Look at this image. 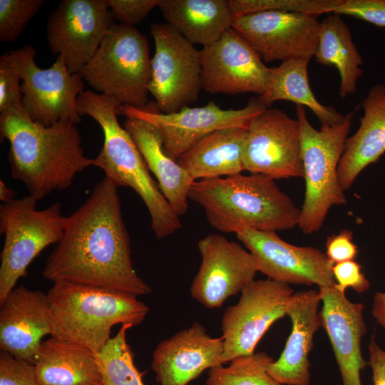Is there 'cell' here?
Segmentation results:
<instances>
[{
    "label": "cell",
    "instance_id": "cell-27",
    "mask_svg": "<svg viewBox=\"0 0 385 385\" xmlns=\"http://www.w3.org/2000/svg\"><path fill=\"white\" fill-rule=\"evenodd\" d=\"M246 128H229L203 138L178 160L195 180L222 178L244 171Z\"/></svg>",
    "mask_w": 385,
    "mask_h": 385
},
{
    "label": "cell",
    "instance_id": "cell-11",
    "mask_svg": "<svg viewBox=\"0 0 385 385\" xmlns=\"http://www.w3.org/2000/svg\"><path fill=\"white\" fill-rule=\"evenodd\" d=\"M149 93L163 113L178 111L195 102L202 88L200 51L168 24H154Z\"/></svg>",
    "mask_w": 385,
    "mask_h": 385
},
{
    "label": "cell",
    "instance_id": "cell-32",
    "mask_svg": "<svg viewBox=\"0 0 385 385\" xmlns=\"http://www.w3.org/2000/svg\"><path fill=\"white\" fill-rule=\"evenodd\" d=\"M342 0H230L234 18L270 11L314 16L332 13Z\"/></svg>",
    "mask_w": 385,
    "mask_h": 385
},
{
    "label": "cell",
    "instance_id": "cell-40",
    "mask_svg": "<svg viewBox=\"0 0 385 385\" xmlns=\"http://www.w3.org/2000/svg\"><path fill=\"white\" fill-rule=\"evenodd\" d=\"M369 366L372 371L373 385H385V351L373 337L369 344Z\"/></svg>",
    "mask_w": 385,
    "mask_h": 385
},
{
    "label": "cell",
    "instance_id": "cell-15",
    "mask_svg": "<svg viewBox=\"0 0 385 385\" xmlns=\"http://www.w3.org/2000/svg\"><path fill=\"white\" fill-rule=\"evenodd\" d=\"M235 234L254 257L258 272L268 279L287 284L334 285V264L322 250L291 245L275 232L245 227Z\"/></svg>",
    "mask_w": 385,
    "mask_h": 385
},
{
    "label": "cell",
    "instance_id": "cell-39",
    "mask_svg": "<svg viewBox=\"0 0 385 385\" xmlns=\"http://www.w3.org/2000/svg\"><path fill=\"white\" fill-rule=\"evenodd\" d=\"M353 238L352 232L346 229L341 230L338 234L327 237L325 243V254L334 265L356 259L358 247L354 242Z\"/></svg>",
    "mask_w": 385,
    "mask_h": 385
},
{
    "label": "cell",
    "instance_id": "cell-1",
    "mask_svg": "<svg viewBox=\"0 0 385 385\" xmlns=\"http://www.w3.org/2000/svg\"><path fill=\"white\" fill-rule=\"evenodd\" d=\"M118 188L105 176L85 202L65 216L62 238L42 271L46 279L103 287L137 297L150 293V287L133 265Z\"/></svg>",
    "mask_w": 385,
    "mask_h": 385
},
{
    "label": "cell",
    "instance_id": "cell-16",
    "mask_svg": "<svg viewBox=\"0 0 385 385\" xmlns=\"http://www.w3.org/2000/svg\"><path fill=\"white\" fill-rule=\"evenodd\" d=\"M319 26L317 16L280 11L236 17L232 24L267 62L310 61L317 48Z\"/></svg>",
    "mask_w": 385,
    "mask_h": 385
},
{
    "label": "cell",
    "instance_id": "cell-19",
    "mask_svg": "<svg viewBox=\"0 0 385 385\" xmlns=\"http://www.w3.org/2000/svg\"><path fill=\"white\" fill-rule=\"evenodd\" d=\"M53 334L47 294L24 285L12 289L0 302V348L34 364L42 338Z\"/></svg>",
    "mask_w": 385,
    "mask_h": 385
},
{
    "label": "cell",
    "instance_id": "cell-42",
    "mask_svg": "<svg viewBox=\"0 0 385 385\" xmlns=\"http://www.w3.org/2000/svg\"><path fill=\"white\" fill-rule=\"evenodd\" d=\"M16 199V193L3 181H0V200L8 203Z\"/></svg>",
    "mask_w": 385,
    "mask_h": 385
},
{
    "label": "cell",
    "instance_id": "cell-21",
    "mask_svg": "<svg viewBox=\"0 0 385 385\" xmlns=\"http://www.w3.org/2000/svg\"><path fill=\"white\" fill-rule=\"evenodd\" d=\"M319 292L322 327L329 339L343 385H361V371L369 365L361 349L367 330L364 305L349 301L334 285L319 287Z\"/></svg>",
    "mask_w": 385,
    "mask_h": 385
},
{
    "label": "cell",
    "instance_id": "cell-33",
    "mask_svg": "<svg viewBox=\"0 0 385 385\" xmlns=\"http://www.w3.org/2000/svg\"><path fill=\"white\" fill-rule=\"evenodd\" d=\"M43 3V0H0V41L16 40Z\"/></svg>",
    "mask_w": 385,
    "mask_h": 385
},
{
    "label": "cell",
    "instance_id": "cell-2",
    "mask_svg": "<svg viewBox=\"0 0 385 385\" xmlns=\"http://www.w3.org/2000/svg\"><path fill=\"white\" fill-rule=\"evenodd\" d=\"M1 140L9 143L11 177L41 200L69 188L94 159L85 155L76 125L58 121L45 126L33 121L20 104L0 113Z\"/></svg>",
    "mask_w": 385,
    "mask_h": 385
},
{
    "label": "cell",
    "instance_id": "cell-22",
    "mask_svg": "<svg viewBox=\"0 0 385 385\" xmlns=\"http://www.w3.org/2000/svg\"><path fill=\"white\" fill-rule=\"evenodd\" d=\"M319 290L297 292L287 303L285 312L292 321V331L277 360L267 366V372L283 385H309V354L314 347V337L322 327Z\"/></svg>",
    "mask_w": 385,
    "mask_h": 385
},
{
    "label": "cell",
    "instance_id": "cell-30",
    "mask_svg": "<svg viewBox=\"0 0 385 385\" xmlns=\"http://www.w3.org/2000/svg\"><path fill=\"white\" fill-rule=\"evenodd\" d=\"M131 327L129 324L121 325L118 333L96 354L102 385H144L126 339L127 331Z\"/></svg>",
    "mask_w": 385,
    "mask_h": 385
},
{
    "label": "cell",
    "instance_id": "cell-14",
    "mask_svg": "<svg viewBox=\"0 0 385 385\" xmlns=\"http://www.w3.org/2000/svg\"><path fill=\"white\" fill-rule=\"evenodd\" d=\"M114 24L107 0H62L48 19V44L70 73H79Z\"/></svg>",
    "mask_w": 385,
    "mask_h": 385
},
{
    "label": "cell",
    "instance_id": "cell-10",
    "mask_svg": "<svg viewBox=\"0 0 385 385\" xmlns=\"http://www.w3.org/2000/svg\"><path fill=\"white\" fill-rule=\"evenodd\" d=\"M267 107L258 98L240 109H222L210 101L201 107L186 106L178 111L163 113L155 103L143 108L120 106V114L150 123L158 132L166 154L179 158L209 134L225 128L247 129L254 116Z\"/></svg>",
    "mask_w": 385,
    "mask_h": 385
},
{
    "label": "cell",
    "instance_id": "cell-23",
    "mask_svg": "<svg viewBox=\"0 0 385 385\" xmlns=\"http://www.w3.org/2000/svg\"><path fill=\"white\" fill-rule=\"evenodd\" d=\"M363 115L356 133L348 137L338 166V180L345 191L368 165L385 153V86L371 88L362 104Z\"/></svg>",
    "mask_w": 385,
    "mask_h": 385
},
{
    "label": "cell",
    "instance_id": "cell-5",
    "mask_svg": "<svg viewBox=\"0 0 385 385\" xmlns=\"http://www.w3.org/2000/svg\"><path fill=\"white\" fill-rule=\"evenodd\" d=\"M53 334L99 353L113 326L140 325L149 307L138 297L103 287L56 282L47 293Z\"/></svg>",
    "mask_w": 385,
    "mask_h": 385
},
{
    "label": "cell",
    "instance_id": "cell-13",
    "mask_svg": "<svg viewBox=\"0 0 385 385\" xmlns=\"http://www.w3.org/2000/svg\"><path fill=\"white\" fill-rule=\"evenodd\" d=\"M244 169L274 180L303 177L299 123L278 108L251 120L243 151Z\"/></svg>",
    "mask_w": 385,
    "mask_h": 385
},
{
    "label": "cell",
    "instance_id": "cell-38",
    "mask_svg": "<svg viewBox=\"0 0 385 385\" xmlns=\"http://www.w3.org/2000/svg\"><path fill=\"white\" fill-rule=\"evenodd\" d=\"M361 269V265L354 260L334 264L332 267L334 287L344 294L349 287L358 293L366 291L370 287V283Z\"/></svg>",
    "mask_w": 385,
    "mask_h": 385
},
{
    "label": "cell",
    "instance_id": "cell-24",
    "mask_svg": "<svg viewBox=\"0 0 385 385\" xmlns=\"http://www.w3.org/2000/svg\"><path fill=\"white\" fill-rule=\"evenodd\" d=\"M123 127L132 137L149 171L157 178L162 193L174 212L179 217L185 215L189 192L195 180L166 154L158 132L150 123L126 118Z\"/></svg>",
    "mask_w": 385,
    "mask_h": 385
},
{
    "label": "cell",
    "instance_id": "cell-6",
    "mask_svg": "<svg viewBox=\"0 0 385 385\" xmlns=\"http://www.w3.org/2000/svg\"><path fill=\"white\" fill-rule=\"evenodd\" d=\"M354 112H349L337 124H323L317 130L309 123L304 107L297 106L305 181L304 200L298 227L304 234L320 230L333 205L346 203L337 171Z\"/></svg>",
    "mask_w": 385,
    "mask_h": 385
},
{
    "label": "cell",
    "instance_id": "cell-36",
    "mask_svg": "<svg viewBox=\"0 0 385 385\" xmlns=\"http://www.w3.org/2000/svg\"><path fill=\"white\" fill-rule=\"evenodd\" d=\"M160 0H107L114 20L120 24L134 26L150 11L158 7Z\"/></svg>",
    "mask_w": 385,
    "mask_h": 385
},
{
    "label": "cell",
    "instance_id": "cell-37",
    "mask_svg": "<svg viewBox=\"0 0 385 385\" xmlns=\"http://www.w3.org/2000/svg\"><path fill=\"white\" fill-rule=\"evenodd\" d=\"M21 81L3 53L0 57V113L22 104Z\"/></svg>",
    "mask_w": 385,
    "mask_h": 385
},
{
    "label": "cell",
    "instance_id": "cell-35",
    "mask_svg": "<svg viewBox=\"0 0 385 385\" xmlns=\"http://www.w3.org/2000/svg\"><path fill=\"white\" fill-rule=\"evenodd\" d=\"M332 13L354 16L385 27V0H342Z\"/></svg>",
    "mask_w": 385,
    "mask_h": 385
},
{
    "label": "cell",
    "instance_id": "cell-8",
    "mask_svg": "<svg viewBox=\"0 0 385 385\" xmlns=\"http://www.w3.org/2000/svg\"><path fill=\"white\" fill-rule=\"evenodd\" d=\"M38 199L28 195L0 206V302L27 273L31 262L48 246L58 244L64 230L60 202L37 210Z\"/></svg>",
    "mask_w": 385,
    "mask_h": 385
},
{
    "label": "cell",
    "instance_id": "cell-43",
    "mask_svg": "<svg viewBox=\"0 0 385 385\" xmlns=\"http://www.w3.org/2000/svg\"><path fill=\"white\" fill-rule=\"evenodd\" d=\"M86 385H102V384H86Z\"/></svg>",
    "mask_w": 385,
    "mask_h": 385
},
{
    "label": "cell",
    "instance_id": "cell-31",
    "mask_svg": "<svg viewBox=\"0 0 385 385\" xmlns=\"http://www.w3.org/2000/svg\"><path fill=\"white\" fill-rule=\"evenodd\" d=\"M273 361L265 351L239 356L227 366L220 364L210 369L206 385H283L267 372Z\"/></svg>",
    "mask_w": 385,
    "mask_h": 385
},
{
    "label": "cell",
    "instance_id": "cell-25",
    "mask_svg": "<svg viewBox=\"0 0 385 385\" xmlns=\"http://www.w3.org/2000/svg\"><path fill=\"white\" fill-rule=\"evenodd\" d=\"M34 366L40 385L102 384L96 354L55 336L42 342Z\"/></svg>",
    "mask_w": 385,
    "mask_h": 385
},
{
    "label": "cell",
    "instance_id": "cell-28",
    "mask_svg": "<svg viewBox=\"0 0 385 385\" xmlns=\"http://www.w3.org/2000/svg\"><path fill=\"white\" fill-rule=\"evenodd\" d=\"M314 57L321 65L337 68L342 98L356 93L357 81L364 73L361 68L363 59L340 15L330 13L320 21Z\"/></svg>",
    "mask_w": 385,
    "mask_h": 385
},
{
    "label": "cell",
    "instance_id": "cell-34",
    "mask_svg": "<svg viewBox=\"0 0 385 385\" xmlns=\"http://www.w3.org/2000/svg\"><path fill=\"white\" fill-rule=\"evenodd\" d=\"M0 385H40L34 364L1 351Z\"/></svg>",
    "mask_w": 385,
    "mask_h": 385
},
{
    "label": "cell",
    "instance_id": "cell-29",
    "mask_svg": "<svg viewBox=\"0 0 385 385\" xmlns=\"http://www.w3.org/2000/svg\"><path fill=\"white\" fill-rule=\"evenodd\" d=\"M305 59H291L272 68V75L265 93L258 100L266 107L277 101H288L308 107L322 125H335L345 115L333 107L320 103L309 86L308 63Z\"/></svg>",
    "mask_w": 385,
    "mask_h": 385
},
{
    "label": "cell",
    "instance_id": "cell-17",
    "mask_svg": "<svg viewBox=\"0 0 385 385\" xmlns=\"http://www.w3.org/2000/svg\"><path fill=\"white\" fill-rule=\"evenodd\" d=\"M202 89L210 93L263 95L272 68L253 47L230 28L215 42L200 50Z\"/></svg>",
    "mask_w": 385,
    "mask_h": 385
},
{
    "label": "cell",
    "instance_id": "cell-4",
    "mask_svg": "<svg viewBox=\"0 0 385 385\" xmlns=\"http://www.w3.org/2000/svg\"><path fill=\"white\" fill-rule=\"evenodd\" d=\"M76 106L81 116L91 117L103 130V144L93 158L94 166L102 169L118 187H129L142 198L158 240L179 230V216L152 178L132 137L118 120L122 105L113 97L88 90L78 96Z\"/></svg>",
    "mask_w": 385,
    "mask_h": 385
},
{
    "label": "cell",
    "instance_id": "cell-3",
    "mask_svg": "<svg viewBox=\"0 0 385 385\" xmlns=\"http://www.w3.org/2000/svg\"><path fill=\"white\" fill-rule=\"evenodd\" d=\"M189 199L205 210L209 224L223 232L249 227L276 232L298 226L301 209L262 174L241 173L195 180Z\"/></svg>",
    "mask_w": 385,
    "mask_h": 385
},
{
    "label": "cell",
    "instance_id": "cell-18",
    "mask_svg": "<svg viewBox=\"0 0 385 385\" xmlns=\"http://www.w3.org/2000/svg\"><path fill=\"white\" fill-rule=\"evenodd\" d=\"M201 264L190 287L193 299L208 309L219 308L255 280L258 272L251 253L234 241L210 234L197 243Z\"/></svg>",
    "mask_w": 385,
    "mask_h": 385
},
{
    "label": "cell",
    "instance_id": "cell-7",
    "mask_svg": "<svg viewBox=\"0 0 385 385\" xmlns=\"http://www.w3.org/2000/svg\"><path fill=\"white\" fill-rule=\"evenodd\" d=\"M79 74L93 89L122 106L145 107L151 78L146 36L134 26L114 24Z\"/></svg>",
    "mask_w": 385,
    "mask_h": 385
},
{
    "label": "cell",
    "instance_id": "cell-12",
    "mask_svg": "<svg viewBox=\"0 0 385 385\" xmlns=\"http://www.w3.org/2000/svg\"><path fill=\"white\" fill-rule=\"evenodd\" d=\"M238 302L228 307L222 318L224 362L250 355L274 322L286 316L293 289L270 279L253 280L241 291Z\"/></svg>",
    "mask_w": 385,
    "mask_h": 385
},
{
    "label": "cell",
    "instance_id": "cell-26",
    "mask_svg": "<svg viewBox=\"0 0 385 385\" xmlns=\"http://www.w3.org/2000/svg\"><path fill=\"white\" fill-rule=\"evenodd\" d=\"M158 8L167 24L202 47L218 40L234 20L227 0H160Z\"/></svg>",
    "mask_w": 385,
    "mask_h": 385
},
{
    "label": "cell",
    "instance_id": "cell-41",
    "mask_svg": "<svg viewBox=\"0 0 385 385\" xmlns=\"http://www.w3.org/2000/svg\"><path fill=\"white\" fill-rule=\"evenodd\" d=\"M371 314L376 323L385 329V292H377L374 294Z\"/></svg>",
    "mask_w": 385,
    "mask_h": 385
},
{
    "label": "cell",
    "instance_id": "cell-20",
    "mask_svg": "<svg viewBox=\"0 0 385 385\" xmlns=\"http://www.w3.org/2000/svg\"><path fill=\"white\" fill-rule=\"evenodd\" d=\"M223 353L222 337H211L196 322L157 345L151 369L160 385H187L205 370L223 364Z\"/></svg>",
    "mask_w": 385,
    "mask_h": 385
},
{
    "label": "cell",
    "instance_id": "cell-9",
    "mask_svg": "<svg viewBox=\"0 0 385 385\" xmlns=\"http://www.w3.org/2000/svg\"><path fill=\"white\" fill-rule=\"evenodd\" d=\"M4 54L22 81V105L33 121L45 126L58 121L81 122L76 103L85 91L84 81L79 73H70L62 56L42 69L36 63L31 45Z\"/></svg>",
    "mask_w": 385,
    "mask_h": 385
}]
</instances>
